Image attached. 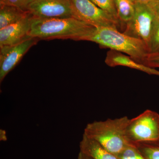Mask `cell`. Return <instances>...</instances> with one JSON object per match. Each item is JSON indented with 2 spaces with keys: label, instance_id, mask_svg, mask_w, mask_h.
Returning <instances> with one entry per match:
<instances>
[{
  "label": "cell",
  "instance_id": "1",
  "mask_svg": "<svg viewBox=\"0 0 159 159\" xmlns=\"http://www.w3.org/2000/svg\"><path fill=\"white\" fill-rule=\"evenodd\" d=\"M96 29V27L73 17L41 19L32 17L29 35L39 40L88 41Z\"/></svg>",
  "mask_w": 159,
  "mask_h": 159
},
{
  "label": "cell",
  "instance_id": "2",
  "mask_svg": "<svg viewBox=\"0 0 159 159\" xmlns=\"http://www.w3.org/2000/svg\"><path fill=\"white\" fill-rule=\"evenodd\" d=\"M129 120L128 117L124 116L95 121L87 125L84 134L117 157L129 144L125 135Z\"/></svg>",
  "mask_w": 159,
  "mask_h": 159
},
{
  "label": "cell",
  "instance_id": "3",
  "mask_svg": "<svg viewBox=\"0 0 159 159\" xmlns=\"http://www.w3.org/2000/svg\"><path fill=\"white\" fill-rule=\"evenodd\" d=\"M88 41L127 54L141 63L149 53L148 46L142 40L129 36L114 28H96Z\"/></svg>",
  "mask_w": 159,
  "mask_h": 159
},
{
  "label": "cell",
  "instance_id": "4",
  "mask_svg": "<svg viewBox=\"0 0 159 159\" xmlns=\"http://www.w3.org/2000/svg\"><path fill=\"white\" fill-rule=\"evenodd\" d=\"M125 135L129 144L159 142V114L147 110L129 119Z\"/></svg>",
  "mask_w": 159,
  "mask_h": 159
},
{
  "label": "cell",
  "instance_id": "5",
  "mask_svg": "<svg viewBox=\"0 0 159 159\" xmlns=\"http://www.w3.org/2000/svg\"><path fill=\"white\" fill-rule=\"evenodd\" d=\"M70 1L73 18L96 28H120L118 20L90 0Z\"/></svg>",
  "mask_w": 159,
  "mask_h": 159
},
{
  "label": "cell",
  "instance_id": "6",
  "mask_svg": "<svg viewBox=\"0 0 159 159\" xmlns=\"http://www.w3.org/2000/svg\"><path fill=\"white\" fill-rule=\"evenodd\" d=\"M134 6L133 18L126 26L123 32L129 36L142 40L148 48L156 13L147 4H134Z\"/></svg>",
  "mask_w": 159,
  "mask_h": 159
},
{
  "label": "cell",
  "instance_id": "7",
  "mask_svg": "<svg viewBox=\"0 0 159 159\" xmlns=\"http://www.w3.org/2000/svg\"><path fill=\"white\" fill-rule=\"evenodd\" d=\"M39 40L31 37L16 44L0 48V82H2L29 49Z\"/></svg>",
  "mask_w": 159,
  "mask_h": 159
},
{
  "label": "cell",
  "instance_id": "8",
  "mask_svg": "<svg viewBox=\"0 0 159 159\" xmlns=\"http://www.w3.org/2000/svg\"><path fill=\"white\" fill-rule=\"evenodd\" d=\"M28 11L38 18L73 17L70 0H34L29 5Z\"/></svg>",
  "mask_w": 159,
  "mask_h": 159
},
{
  "label": "cell",
  "instance_id": "9",
  "mask_svg": "<svg viewBox=\"0 0 159 159\" xmlns=\"http://www.w3.org/2000/svg\"><path fill=\"white\" fill-rule=\"evenodd\" d=\"M32 17L31 15L17 23L0 29V48L13 45L31 37L29 33Z\"/></svg>",
  "mask_w": 159,
  "mask_h": 159
},
{
  "label": "cell",
  "instance_id": "10",
  "mask_svg": "<svg viewBox=\"0 0 159 159\" xmlns=\"http://www.w3.org/2000/svg\"><path fill=\"white\" fill-rule=\"evenodd\" d=\"M105 62L109 66L112 67L123 66L143 71L149 74L159 76V71L148 67L143 64L138 62L130 56L115 50H110L107 52Z\"/></svg>",
  "mask_w": 159,
  "mask_h": 159
},
{
  "label": "cell",
  "instance_id": "11",
  "mask_svg": "<svg viewBox=\"0 0 159 159\" xmlns=\"http://www.w3.org/2000/svg\"><path fill=\"white\" fill-rule=\"evenodd\" d=\"M80 151L93 159H119L99 143L83 134L80 142Z\"/></svg>",
  "mask_w": 159,
  "mask_h": 159
},
{
  "label": "cell",
  "instance_id": "12",
  "mask_svg": "<svg viewBox=\"0 0 159 159\" xmlns=\"http://www.w3.org/2000/svg\"><path fill=\"white\" fill-rule=\"evenodd\" d=\"M31 15L29 11L9 5H0V29L14 24Z\"/></svg>",
  "mask_w": 159,
  "mask_h": 159
},
{
  "label": "cell",
  "instance_id": "13",
  "mask_svg": "<svg viewBox=\"0 0 159 159\" xmlns=\"http://www.w3.org/2000/svg\"><path fill=\"white\" fill-rule=\"evenodd\" d=\"M116 10L120 28L123 31L133 18L135 13L134 4L132 0H113Z\"/></svg>",
  "mask_w": 159,
  "mask_h": 159
},
{
  "label": "cell",
  "instance_id": "14",
  "mask_svg": "<svg viewBox=\"0 0 159 159\" xmlns=\"http://www.w3.org/2000/svg\"><path fill=\"white\" fill-rule=\"evenodd\" d=\"M133 145H135L145 159H159V142H141Z\"/></svg>",
  "mask_w": 159,
  "mask_h": 159
},
{
  "label": "cell",
  "instance_id": "15",
  "mask_svg": "<svg viewBox=\"0 0 159 159\" xmlns=\"http://www.w3.org/2000/svg\"><path fill=\"white\" fill-rule=\"evenodd\" d=\"M148 49L149 53L159 52V13L154 19Z\"/></svg>",
  "mask_w": 159,
  "mask_h": 159
},
{
  "label": "cell",
  "instance_id": "16",
  "mask_svg": "<svg viewBox=\"0 0 159 159\" xmlns=\"http://www.w3.org/2000/svg\"><path fill=\"white\" fill-rule=\"evenodd\" d=\"M119 159H146L135 145L129 144L117 156Z\"/></svg>",
  "mask_w": 159,
  "mask_h": 159
},
{
  "label": "cell",
  "instance_id": "17",
  "mask_svg": "<svg viewBox=\"0 0 159 159\" xmlns=\"http://www.w3.org/2000/svg\"><path fill=\"white\" fill-rule=\"evenodd\" d=\"M90 1L99 8L107 11L119 21L113 0H90Z\"/></svg>",
  "mask_w": 159,
  "mask_h": 159
},
{
  "label": "cell",
  "instance_id": "18",
  "mask_svg": "<svg viewBox=\"0 0 159 159\" xmlns=\"http://www.w3.org/2000/svg\"><path fill=\"white\" fill-rule=\"evenodd\" d=\"M34 0H0V5H9L28 11V8Z\"/></svg>",
  "mask_w": 159,
  "mask_h": 159
},
{
  "label": "cell",
  "instance_id": "19",
  "mask_svg": "<svg viewBox=\"0 0 159 159\" xmlns=\"http://www.w3.org/2000/svg\"><path fill=\"white\" fill-rule=\"evenodd\" d=\"M142 64L152 68H159V52L148 53Z\"/></svg>",
  "mask_w": 159,
  "mask_h": 159
},
{
  "label": "cell",
  "instance_id": "20",
  "mask_svg": "<svg viewBox=\"0 0 159 159\" xmlns=\"http://www.w3.org/2000/svg\"><path fill=\"white\" fill-rule=\"evenodd\" d=\"M147 5L152 9L155 13H159V0H151Z\"/></svg>",
  "mask_w": 159,
  "mask_h": 159
},
{
  "label": "cell",
  "instance_id": "21",
  "mask_svg": "<svg viewBox=\"0 0 159 159\" xmlns=\"http://www.w3.org/2000/svg\"><path fill=\"white\" fill-rule=\"evenodd\" d=\"M134 4H148L151 0H132Z\"/></svg>",
  "mask_w": 159,
  "mask_h": 159
},
{
  "label": "cell",
  "instance_id": "22",
  "mask_svg": "<svg viewBox=\"0 0 159 159\" xmlns=\"http://www.w3.org/2000/svg\"><path fill=\"white\" fill-rule=\"evenodd\" d=\"M78 159H93L81 152L80 151L78 156Z\"/></svg>",
  "mask_w": 159,
  "mask_h": 159
}]
</instances>
